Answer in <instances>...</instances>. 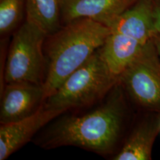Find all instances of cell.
I'll return each mask as SVG.
<instances>
[{
  "label": "cell",
  "mask_w": 160,
  "mask_h": 160,
  "mask_svg": "<svg viewBox=\"0 0 160 160\" xmlns=\"http://www.w3.org/2000/svg\"><path fill=\"white\" fill-rule=\"evenodd\" d=\"M109 33L108 28L103 24L82 18L62 25L55 33L47 36L44 44L45 99L91 58Z\"/></svg>",
  "instance_id": "2"
},
{
  "label": "cell",
  "mask_w": 160,
  "mask_h": 160,
  "mask_svg": "<svg viewBox=\"0 0 160 160\" xmlns=\"http://www.w3.org/2000/svg\"><path fill=\"white\" fill-rule=\"evenodd\" d=\"M62 111L43 106L33 115L0 126V160H5L29 142L40 130L46 127Z\"/></svg>",
  "instance_id": "7"
},
{
  "label": "cell",
  "mask_w": 160,
  "mask_h": 160,
  "mask_svg": "<svg viewBox=\"0 0 160 160\" xmlns=\"http://www.w3.org/2000/svg\"><path fill=\"white\" fill-rule=\"evenodd\" d=\"M151 39L153 41V44H154L156 49H157V53L160 58V33H155L153 37H152Z\"/></svg>",
  "instance_id": "15"
},
{
  "label": "cell",
  "mask_w": 160,
  "mask_h": 160,
  "mask_svg": "<svg viewBox=\"0 0 160 160\" xmlns=\"http://www.w3.org/2000/svg\"><path fill=\"white\" fill-rule=\"evenodd\" d=\"M62 0H26V20L52 34L62 26Z\"/></svg>",
  "instance_id": "12"
},
{
  "label": "cell",
  "mask_w": 160,
  "mask_h": 160,
  "mask_svg": "<svg viewBox=\"0 0 160 160\" xmlns=\"http://www.w3.org/2000/svg\"><path fill=\"white\" fill-rule=\"evenodd\" d=\"M45 101L42 85L27 82L5 83L1 89L0 123L28 117L39 111Z\"/></svg>",
  "instance_id": "6"
},
{
  "label": "cell",
  "mask_w": 160,
  "mask_h": 160,
  "mask_svg": "<svg viewBox=\"0 0 160 160\" xmlns=\"http://www.w3.org/2000/svg\"><path fill=\"white\" fill-rule=\"evenodd\" d=\"M119 82V78L109 71L98 49L45 99L44 106L64 113L90 107L102 101Z\"/></svg>",
  "instance_id": "3"
},
{
  "label": "cell",
  "mask_w": 160,
  "mask_h": 160,
  "mask_svg": "<svg viewBox=\"0 0 160 160\" xmlns=\"http://www.w3.org/2000/svg\"><path fill=\"white\" fill-rule=\"evenodd\" d=\"M160 132V113L149 114L136 125L113 160H151L156 138Z\"/></svg>",
  "instance_id": "10"
},
{
  "label": "cell",
  "mask_w": 160,
  "mask_h": 160,
  "mask_svg": "<svg viewBox=\"0 0 160 160\" xmlns=\"http://www.w3.org/2000/svg\"><path fill=\"white\" fill-rule=\"evenodd\" d=\"M26 20V0H0V37L6 40Z\"/></svg>",
  "instance_id": "13"
},
{
  "label": "cell",
  "mask_w": 160,
  "mask_h": 160,
  "mask_svg": "<svg viewBox=\"0 0 160 160\" xmlns=\"http://www.w3.org/2000/svg\"><path fill=\"white\" fill-rule=\"evenodd\" d=\"M119 83L136 105L160 113V58L152 39L120 76Z\"/></svg>",
  "instance_id": "5"
},
{
  "label": "cell",
  "mask_w": 160,
  "mask_h": 160,
  "mask_svg": "<svg viewBox=\"0 0 160 160\" xmlns=\"http://www.w3.org/2000/svg\"><path fill=\"white\" fill-rule=\"evenodd\" d=\"M154 0H137L121 14L105 24L111 33L123 34L144 44L156 33L153 22Z\"/></svg>",
  "instance_id": "8"
},
{
  "label": "cell",
  "mask_w": 160,
  "mask_h": 160,
  "mask_svg": "<svg viewBox=\"0 0 160 160\" xmlns=\"http://www.w3.org/2000/svg\"><path fill=\"white\" fill-rule=\"evenodd\" d=\"M137 0H62V24L87 18L105 25Z\"/></svg>",
  "instance_id": "9"
},
{
  "label": "cell",
  "mask_w": 160,
  "mask_h": 160,
  "mask_svg": "<svg viewBox=\"0 0 160 160\" xmlns=\"http://www.w3.org/2000/svg\"><path fill=\"white\" fill-rule=\"evenodd\" d=\"M47 36L28 20L14 32L5 60L4 83L27 82L43 86L46 71L44 44Z\"/></svg>",
  "instance_id": "4"
},
{
  "label": "cell",
  "mask_w": 160,
  "mask_h": 160,
  "mask_svg": "<svg viewBox=\"0 0 160 160\" xmlns=\"http://www.w3.org/2000/svg\"><path fill=\"white\" fill-rule=\"evenodd\" d=\"M126 114L125 92L119 83L91 111L60 115L36 138V143L45 149L73 146L99 155L113 154L121 139Z\"/></svg>",
  "instance_id": "1"
},
{
  "label": "cell",
  "mask_w": 160,
  "mask_h": 160,
  "mask_svg": "<svg viewBox=\"0 0 160 160\" xmlns=\"http://www.w3.org/2000/svg\"><path fill=\"white\" fill-rule=\"evenodd\" d=\"M145 44L128 36L110 32L99 51L109 71L119 79Z\"/></svg>",
  "instance_id": "11"
},
{
  "label": "cell",
  "mask_w": 160,
  "mask_h": 160,
  "mask_svg": "<svg viewBox=\"0 0 160 160\" xmlns=\"http://www.w3.org/2000/svg\"><path fill=\"white\" fill-rule=\"evenodd\" d=\"M153 22L156 33H160V0H154L153 2Z\"/></svg>",
  "instance_id": "14"
}]
</instances>
